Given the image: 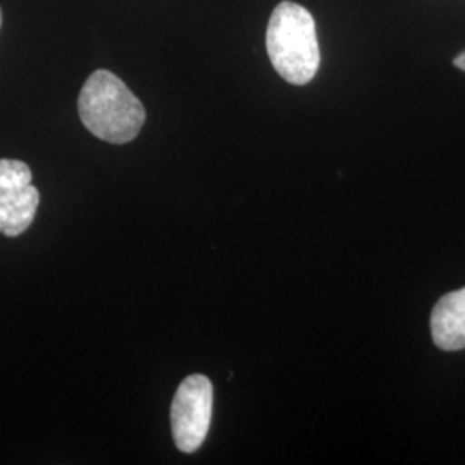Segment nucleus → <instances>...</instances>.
<instances>
[{
  "instance_id": "nucleus-4",
  "label": "nucleus",
  "mask_w": 465,
  "mask_h": 465,
  "mask_svg": "<svg viewBox=\"0 0 465 465\" xmlns=\"http://www.w3.org/2000/svg\"><path fill=\"white\" fill-rule=\"evenodd\" d=\"M40 192L32 184V169L15 159H0V232L19 236L34 223Z\"/></svg>"
},
{
  "instance_id": "nucleus-3",
  "label": "nucleus",
  "mask_w": 465,
  "mask_h": 465,
  "mask_svg": "<svg viewBox=\"0 0 465 465\" xmlns=\"http://www.w3.org/2000/svg\"><path fill=\"white\" fill-rule=\"evenodd\" d=\"M214 390L209 378L192 374L184 380L171 405V428L178 450L193 453L202 447L211 428Z\"/></svg>"
},
{
  "instance_id": "nucleus-1",
  "label": "nucleus",
  "mask_w": 465,
  "mask_h": 465,
  "mask_svg": "<svg viewBox=\"0 0 465 465\" xmlns=\"http://www.w3.org/2000/svg\"><path fill=\"white\" fill-rule=\"evenodd\" d=\"M84 128L100 140L123 145L134 140L143 123L145 107L114 73L99 69L84 82L78 97Z\"/></svg>"
},
{
  "instance_id": "nucleus-5",
  "label": "nucleus",
  "mask_w": 465,
  "mask_h": 465,
  "mask_svg": "<svg viewBox=\"0 0 465 465\" xmlns=\"http://www.w3.org/2000/svg\"><path fill=\"white\" fill-rule=\"evenodd\" d=\"M432 341L438 349H465V288L441 297L431 314Z\"/></svg>"
},
{
  "instance_id": "nucleus-2",
  "label": "nucleus",
  "mask_w": 465,
  "mask_h": 465,
  "mask_svg": "<svg viewBox=\"0 0 465 465\" xmlns=\"http://www.w3.org/2000/svg\"><path fill=\"white\" fill-rule=\"evenodd\" d=\"M266 47L269 59L282 80L307 84L321 64L316 21L295 2H282L271 15Z\"/></svg>"
},
{
  "instance_id": "nucleus-6",
  "label": "nucleus",
  "mask_w": 465,
  "mask_h": 465,
  "mask_svg": "<svg viewBox=\"0 0 465 465\" xmlns=\"http://www.w3.org/2000/svg\"><path fill=\"white\" fill-rule=\"evenodd\" d=\"M453 64L459 67V69H462V71H465V52H462L460 55H457V57H455Z\"/></svg>"
},
{
  "instance_id": "nucleus-7",
  "label": "nucleus",
  "mask_w": 465,
  "mask_h": 465,
  "mask_svg": "<svg viewBox=\"0 0 465 465\" xmlns=\"http://www.w3.org/2000/svg\"><path fill=\"white\" fill-rule=\"evenodd\" d=\"M0 25H2V11H0Z\"/></svg>"
}]
</instances>
